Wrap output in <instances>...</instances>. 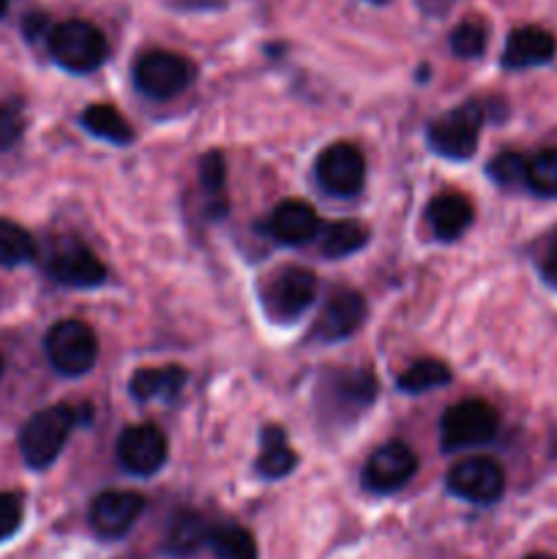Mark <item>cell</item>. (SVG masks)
<instances>
[{"instance_id":"cell-1","label":"cell","mask_w":557,"mask_h":559,"mask_svg":"<svg viewBox=\"0 0 557 559\" xmlns=\"http://www.w3.org/2000/svg\"><path fill=\"white\" fill-rule=\"evenodd\" d=\"M375 396L377 380L369 369H336L322 377L317 404L322 418L342 426L366 413Z\"/></svg>"},{"instance_id":"cell-2","label":"cell","mask_w":557,"mask_h":559,"mask_svg":"<svg viewBox=\"0 0 557 559\" xmlns=\"http://www.w3.org/2000/svg\"><path fill=\"white\" fill-rule=\"evenodd\" d=\"M47 49L60 69L91 74L107 60V38L93 22L66 20L47 33Z\"/></svg>"},{"instance_id":"cell-3","label":"cell","mask_w":557,"mask_h":559,"mask_svg":"<svg viewBox=\"0 0 557 559\" xmlns=\"http://www.w3.org/2000/svg\"><path fill=\"white\" fill-rule=\"evenodd\" d=\"M76 413L69 404H55L33 415L20 435V453L27 467L44 469L60 456L76 426Z\"/></svg>"},{"instance_id":"cell-4","label":"cell","mask_w":557,"mask_h":559,"mask_svg":"<svg viewBox=\"0 0 557 559\" xmlns=\"http://www.w3.org/2000/svg\"><path fill=\"white\" fill-rule=\"evenodd\" d=\"M317 298V276L306 267L287 265L273 271L260 287V304L268 320L289 325L309 311Z\"/></svg>"},{"instance_id":"cell-5","label":"cell","mask_w":557,"mask_h":559,"mask_svg":"<svg viewBox=\"0 0 557 559\" xmlns=\"http://www.w3.org/2000/svg\"><path fill=\"white\" fill-rule=\"evenodd\" d=\"M44 349L52 369L63 377H82L98 358V338L91 325L80 320H60L49 328Z\"/></svg>"},{"instance_id":"cell-6","label":"cell","mask_w":557,"mask_h":559,"mask_svg":"<svg viewBox=\"0 0 557 559\" xmlns=\"http://www.w3.org/2000/svg\"><path fill=\"white\" fill-rule=\"evenodd\" d=\"M497 426H500V415L484 399H467V402L453 404L440 420L442 451L453 453L484 445V442L495 440Z\"/></svg>"},{"instance_id":"cell-7","label":"cell","mask_w":557,"mask_h":559,"mask_svg":"<svg viewBox=\"0 0 557 559\" xmlns=\"http://www.w3.org/2000/svg\"><path fill=\"white\" fill-rule=\"evenodd\" d=\"M194 80V66L183 55L167 49H151L134 63V82L140 93L156 102H167L183 93Z\"/></svg>"},{"instance_id":"cell-8","label":"cell","mask_w":557,"mask_h":559,"mask_svg":"<svg viewBox=\"0 0 557 559\" xmlns=\"http://www.w3.org/2000/svg\"><path fill=\"white\" fill-rule=\"evenodd\" d=\"M481 126H484V107L475 102H467L462 107L451 109V112L440 115L429 126V145L440 156L462 162V158L473 156L475 147H478Z\"/></svg>"},{"instance_id":"cell-9","label":"cell","mask_w":557,"mask_h":559,"mask_svg":"<svg viewBox=\"0 0 557 559\" xmlns=\"http://www.w3.org/2000/svg\"><path fill=\"white\" fill-rule=\"evenodd\" d=\"M49 278L63 287H98L107 278V267L96 254L76 238H58L44 260Z\"/></svg>"},{"instance_id":"cell-10","label":"cell","mask_w":557,"mask_h":559,"mask_svg":"<svg viewBox=\"0 0 557 559\" xmlns=\"http://www.w3.org/2000/svg\"><path fill=\"white\" fill-rule=\"evenodd\" d=\"M448 491L459 500L475 502V506H491L506 491V473L495 459L473 456L462 459L448 469Z\"/></svg>"},{"instance_id":"cell-11","label":"cell","mask_w":557,"mask_h":559,"mask_svg":"<svg viewBox=\"0 0 557 559\" xmlns=\"http://www.w3.org/2000/svg\"><path fill=\"white\" fill-rule=\"evenodd\" d=\"M315 175L320 189L328 191V194L355 197L364 189L366 162L358 147L349 145V142H336V145H328L317 156Z\"/></svg>"},{"instance_id":"cell-12","label":"cell","mask_w":557,"mask_h":559,"mask_svg":"<svg viewBox=\"0 0 557 559\" xmlns=\"http://www.w3.org/2000/svg\"><path fill=\"white\" fill-rule=\"evenodd\" d=\"M418 456L404 442H386L369 456L364 467V486L375 495H393L413 480Z\"/></svg>"},{"instance_id":"cell-13","label":"cell","mask_w":557,"mask_h":559,"mask_svg":"<svg viewBox=\"0 0 557 559\" xmlns=\"http://www.w3.org/2000/svg\"><path fill=\"white\" fill-rule=\"evenodd\" d=\"M118 462L126 473L140 478L158 473L167 462V437L153 424L129 426L118 440Z\"/></svg>"},{"instance_id":"cell-14","label":"cell","mask_w":557,"mask_h":559,"mask_svg":"<svg viewBox=\"0 0 557 559\" xmlns=\"http://www.w3.org/2000/svg\"><path fill=\"white\" fill-rule=\"evenodd\" d=\"M142 511H145V500L134 491H104L91 502L87 519L98 538L118 540L131 533Z\"/></svg>"},{"instance_id":"cell-15","label":"cell","mask_w":557,"mask_h":559,"mask_svg":"<svg viewBox=\"0 0 557 559\" xmlns=\"http://www.w3.org/2000/svg\"><path fill=\"white\" fill-rule=\"evenodd\" d=\"M366 320V300L360 293L349 287H336L328 295L322 314L317 317L311 338L320 342H342V338L353 336Z\"/></svg>"},{"instance_id":"cell-16","label":"cell","mask_w":557,"mask_h":559,"mask_svg":"<svg viewBox=\"0 0 557 559\" xmlns=\"http://www.w3.org/2000/svg\"><path fill=\"white\" fill-rule=\"evenodd\" d=\"M268 233L284 246H304L322 233V224L315 207L300 200H287L273 207L268 218Z\"/></svg>"},{"instance_id":"cell-17","label":"cell","mask_w":557,"mask_h":559,"mask_svg":"<svg viewBox=\"0 0 557 559\" xmlns=\"http://www.w3.org/2000/svg\"><path fill=\"white\" fill-rule=\"evenodd\" d=\"M557 38L544 27H517L508 36L506 49H502V66L506 69H533V66H544L555 58Z\"/></svg>"},{"instance_id":"cell-18","label":"cell","mask_w":557,"mask_h":559,"mask_svg":"<svg viewBox=\"0 0 557 559\" xmlns=\"http://www.w3.org/2000/svg\"><path fill=\"white\" fill-rule=\"evenodd\" d=\"M473 202L459 191H442L426 205V222L440 240H457L473 224Z\"/></svg>"},{"instance_id":"cell-19","label":"cell","mask_w":557,"mask_h":559,"mask_svg":"<svg viewBox=\"0 0 557 559\" xmlns=\"http://www.w3.org/2000/svg\"><path fill=\"white\" fill-rule=\"evenodd\" d=\"M189 374L180 366H156V369H140L131 374L129 391L137 402H153V399H175L186 385Z\"/></svg>"},{"instance_id":"cell-20","label":"cell","mask_w":557,"mask_h":559,"mask_svg":"<svg viewBox=\"0 0 557 559\" xmlns=\"http://www.w3.org/2000/svg\"><path fill=\"white\" fill-rule=\"evenodd\" d=\"M211 530L205 519L194 511H180L175 513L173 522L167 527V538H164V549L175 557H189L194 555L200 546L208 544Z\"/></svg>"},{"instance_id":"cell-21","label":"cell","mask_w":557,"mask_h":559,"mask_svg":"<svg viewBox=\"0 0 557 559\" xmlns=\"http://www.w3.org/2000/svg\"><path fill=\"white\" fill-rule=\"evenodd\" d=\"M295 464H298V456H295L293 448L287 445V435L276 426H268L262 431V448L260 459H257V473L268 480L284 478L287 473H293Z\"/></svg>"},{"instance_id":"cell-22","label":"cell","mask_w":557,"mask_h":559,"mask_svg":"<svg viewBox=\"0 0 557 559\" xmlns=\"http://www.w3.org/2000/svg\"><path fill=\"white\" fill-rule=\"evenodd\" d=\"M82 126H85L93 136L112 142V145H129V142L134 140V131H131L129 120H126L112 104H91V107L82 112Z\"/></svg>"},{"instance_id":"cell-23","label":"cell","mask_w":557,"mask_h":559,"mask_svg":"<svg viewBox=\"0 0 557 559\" xmlns=\"http://www.w3.org/2000/svg\"><path fill=\"white\" fill-rule=\"evenodd\" d=\"M453 380L451 369H448L442 360L437 358H420L415 364H410L404 369V374L399 377V391L402 393H426L435 391V388L448 385Z\"/></svg>"},{"instance_id":"cell-24","label":"cell","mask_w":557,"mask_h":559,"mask_svg":"<svg viewBox=\"0 0 557 559\" xmlns=\"http://www.w3.org/2000/svg\"><path fill=\"white\" fill-rule=\"evenodd\" d=\"M366 240H369V233L358 222H333L322 229L320 251L331 260H339V257H349L364 249Z\"/></svg>"},{"instance_id":"cell-25","label":"cell","mask_w":557,"mask_h":559,"mask_svg":"<svg viewBox=\"0 0 557 559\" xmlns=\"http://www.w3.org/2000/svg\"><path fill=\"white\" fill-rule=\"evenodd\" d=\"M208 546L216 559H257V540L251 538L249 530L238 527V524L213 527Z\"/></svg>"},{"instance_id":"cell-26","label":"cell","mask_w":557,"mask_h":559,"mask_svg":"<svg viewBox=\"0 0 557 559\" xmlns=\"http://www.w3.org/2000/svg\"><path fill=\"white\" fill-rule=\"evenodd\" d=\"M33 257H36V243H33L31 233L22 229L20 224L9 222V218H0V265H25Z\"/></svg>"},{"instance_id":"cell-27","label":"cell","mask_w":557,"mask_h":559,"mask_svg":"<svg viewBox=\"0 0 557 559\" xmlns=\"http://www.w3.org/2000/svg\"><path fill=\"white\" fill-rule=\"evenodd\" d=\"M524 186L538 197H557V147H546L528 158Z\"/></svg>"},{"instance_id":"cell-28","label":"cell","mask_w":557,"mask_h":559,"mask_svg":"<svg viewBox=\"0 0 557 559\" xmlns=\"http://www.w3.org/2000/svg\"><path fill=\"white\" fill-rule=\"evenodd\" d=\"M486 25L478 20H464L451 33V52L457 58H481L486 49Z\"/></svg>"},{"instance_id":"cell-29","label":"cell","mask_w":557,"mask_h":559,"mask_svg":"<svg viewBox=\"0 0 557 559\" xmlns=\"http://www.w3.org/2000/svg\"><path fill=\"white\" fill-rule=\"evenodd\" d=\"M524 173H528V158H522L519 153H500L489 162L491 180H497L500 186L524 183Z\"/></svg>"},{"instance_id":"cell-30","label":"cell","mask_w":557,"mask_h":559,"mask_svg":"<svg viewBox=\"0 0 557 559\" xmlns=\"http://www.w3.org/2000/svg\"><path fill=\"white\" fill-rule=\"evenodd\" d=\"M22 497L0 491V540H9L22 527Z\"/></svg>"},{"instance_id":"cell-31","label":"cell","mask_w":557,"mask_h":559,"mask_svg":"<svg viewBox=\"0 0 557 559\" xmlns=\"http://www.w3.org/2000/svg\"><path fill=\"white\" fill-rule=\"evenodd\" d=\"M25 129V118H22L20 107L14 104H0V151L14 145Z\"/></svg>"},{"instance_id":"cell-32","label":"cell","mask_w":557,"mask_h":559,"mask_svg":"<svg viewBox=\"0 0 557 559\" xmlns=\"http://www.w3.org/2000/svg\"><path fill=\"white\" fill-rule=\"evenodd\" d=\"M535 262H538L541 276L546 278V284L557 289V229H552L538 246V254H535Z\"/></svg>"},{"instance_id":"cell-33","label":"cell","mask_w":557,"mask_h":559,"mask_svg":"<svg viewBox=\"0 0 557 559\" xmlns=\"http://www.w3.org/2000/svg\"><path fill=\"white\" fill-rule=\"evenodd\" d=\"M202 183L208 191H218L224 183V158L218 153H208L202 158Z\"/></svg>"},{"instance_id":"cell-34","label":"cell","mask_w":557,"mask_h":559,"mask_svg":"<svg viewBox=\"0 0 557 559\" xmlns=\"http://www.w3.org/2000/svg\"><path fill=\"white\" fill-rule=\"evenodd\" d=\"M49 31H52V27H49L47 16L44 14L25 16V36L27 38H36V36H42V33H49Z\"/></svg>"},{"instance_id":"cell-35","label":"cell","mask_w":557,"mask_h":559,"mask_svg":"<svg viewBox=\"0 0 557 559\" xmlns=\"http://www.w3.org/2000/svg\"><path fill=\"white\" fill-rule=\"evenodd\" d=\"M5 11H9V0H0V16H3Z\"/></svg>"},{"instance_id":"cell-36","label":"cell","mask_w":557,"mask_h":559,"mask_svg":"<svg viewBox=\"0 0 557 559\" xmlns=\"http://www.w3.org/2000/svg\"><path fill=\"white\" fill-rule=\"evenodd\" d=\"M524 559H557V557H552V555H530V557H524Z\"/></svg>"},{"instance_id":"cell-37","label":"cell","mask_w":557,"mask_h":559,"mask_svg":"<svg viewBox=\"0 0 557 559\" xmlns=\"http://www.w3.org/2000/svg\"><path fill=\"white\" fill-rule=\"evenodd\" d=\"M369 3H388V0H369Z\"/></svg>"},{"instance_id":"cell-38","label":"cell","mask_w":557,"mask_h":559,"mask_svg":"<svg viewBox=\"0 0 557 559\" xmlns=\"http://www.w3.org/2000/svg\"><path fill=\"white\" fill-rule=\"evenodd\" d=\"M0 374H3V358H0Z\"/></svg>"}]
</instances>
